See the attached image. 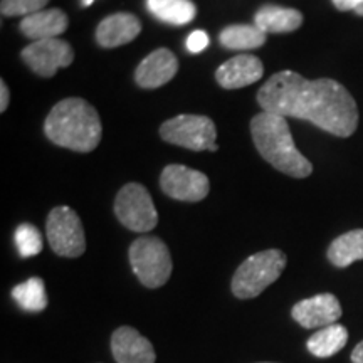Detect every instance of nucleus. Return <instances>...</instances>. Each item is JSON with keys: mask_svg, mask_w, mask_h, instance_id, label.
<instances>
[{"mask_svg": "<svg viewBox=\"0 0 363 363\" xmlns=\"http://www.w3.org/2000/svg\"><path fill=\"white\" fill-rule=\"evenodd\" d=\"M262 111L308 120L318 128L347 138L358 126V108L348 89L333 79L308 81L294 71L271 76L257 93Z\"/></svg>", "mask_w": 363, "mask_h": 363, "instance_id": "f257e3e1", "label": "nucleus"}, {"mask_svg": "<svg viewBox=\"0 0 363 363\" xmlns=\"http://www.w3.org/2000/svg\"><path fill=\"white\" fill-rule=\"evenodd\" d=\"M45 136L72 152H93L101 142V120L98 111L81 98H67L52 108L44 123Z\"/></svg>", "mask_w": 363, "mask_h": 363, "instance_id": "f03ea898", "label": "nucleus"}, {"mask_svg": "<svg viewBox=\"0 0 363 363\" xmlns=\"http://www.w3.org/2000/svg\"><path fill=\"white\" fill-rule=\"evenodd\" d=\"M251 135L259 155L281 174L294 179L311 175L313 165L296 148L284 116L262 111L251 121Z\"/></svg>", "mask_w": 363, "mask_h": 363, "instance_id": "7ed1b4c3", "label": "nucleus"}, {"mask_svg": "<svg viewBox=\"0 0 363 363\" xmlns=\"http://www.w3.org/2000/svg\"><path fill=\"white\" fill-rule=\"evenodd\" d=\"M286 254L279 249H267L249 256L235 271L233 293L239 299H252L264 291L267 286L279 279L286 267Z\"/></svg>", "mask_w": 363, "mask_h": 363, "instance_id": "20e7f679", "label": "nucleus"}, {"mask_svg": "<svg viewBox=\"0 0 363 363\" xmlns=\"http://www.w3.org/2000/svg\"><path fill=\"white\" fill-rule=\"evenodd\" d=\"M128 256L135 276L145 288H160L170 279L174 264L169 247L160 238H138L130 246Z\"/></svg>", "mask_w": 363, "mask_h": 363, "instance_id": "39448f33", "label": "nucleus"}, {"mask_svg": "<svg viewBox=\"0 0 363 363\" xmlns=\"http://www.w3.org/2000/svg\"><path fill=\"white\" fill-rule=\"evenodd\" d=\"M160 136L167 143L194 150V152H217V130L211 118L202 115H179L160 126Z\"/></svg>", "mask_w": 363, "mask_h": 363, "instance_id": "423d86ee", "label": "nucleus"}, {"mask_svg": "<svg viewBox=\"0 0 363 363\" xmlns=\"http://www.w3.org/2000/svg\"><path fill=\"white\" fill-rule=\"evenodd\" d=\"M115 214L126 229L133 233H150L158 224L155 203L143 185L126 184L116 195Z\"/></svg>", "mask_w": 363, "mask_h": 363, "instance_id": "0eeeda50", "label": "nucleus"}, {"mask_svg": "<svg viewBox=\"0 0 363 363\" xmlns=\"http://www.w3.org/2000/svg\"><path fill=\"white\" fill-rule=\"evenodd\" d=\"M49 246L57 256L79 257L86 251V238L83 222L69 207L52 208L45 222Z\"/></svg>", "mask_w": 363, "mask_h": 363, "instance_id": "6e6552de", "label": "nucleus"}, {"mask_svg": "<svg viewBox=\"0 0 363 363\" xmlns=\"http://www.w3.org/2000/svg\"><path fill=\"white\" fill-rule=\"evenodd\" d=\"M22 59L35 74L52 78L59 67H67L74 61V51L62 39H43L26 45Z\"/></svg>", "mask_w": 363, "mask_h": 363, "instance_id": "1a4fd4ad", "label": "nucleus"}, {"mask_svg": "<svg viewBox=\"0 0 363 363\" xmlns=\"http://www.w3.org/2000/svg\"><path fill=\"white\" fill-rule=\"evenodd\" d=\"M160 187L163 194L175 201L201 202L208 195L211 184L202 172L185 165H169L160 175Z\"/></svg>", "mask_w": 363, "mask_h": 363, "instance_id": "9d476101", "label": "nucleus"}, {"mask_svg": "<svg viewBox=\"0 0 363 363\" xmlns=\"http://www.w3.org/2000/svg\"><path fill=\"white\" fill-rule=\"evenodd\" d=\"M293 320L306 330H321L335 325L342 318V305L331 293H321L303 299L291 310Z\"/></svg>", "mask_w": 363, "mask_h": 363, "instance_id": "9b49d317", "label": "nucleus"}, {"mask_svg": "<svg viewBox=\"0 0 363 363\" xmlns=\"http://www.w3.org/2000/svg\"><path fill=\"white\" fill-rule=\"evenodd\" d=\"M111 353L116 363H155L152 342L131 326H120L111 335Z\"/></svg>", "mask_w": 363, "mask_h": 363, "instance_id": "f8f14e48", "label": "nucleus"}, {"mask_svg": "<svg viewBox=\"0 0 363 363\" xmlns=\"http://www.w3.org/2000/svg\"><path fill=\"white\" fill-rule=\"evenodd\" d=\"M179 71V61L169 49L160 48L140 62L135 71V81L140 88L155 89L174 79Z\"/></svg>", "mask_w": 363, "mask_h": 363, "instance_id": "ddd939ff", "label": "nucleus"}, {"mask_svg": "<svg viewBox=\"0 0 363 363\" xmlns=\"http://www.w3.org/2000/svg\"><path fill=\"white\" fill-rule=\"evenodd\" d=\"M264 74V66L261 59L252 54H239L216 71V79L224 89H240L256 81Z\"/></svg>", "mask_w": 363, "mask_h": 363, "instance_id": "4468645a", "label": "nucleus"}, {"mask_svg": "<svg viewBox=\"0 0 363 363\" xmlns=\"http://www.w3.org/2000/svg\"><path fill=\"white\" fill-rule=\"evenodd\" d=\"M140 33H142V22L138 21V17H135L133 13L118 12L99 22L96 40L101 48L113 49L131 43Z\"/></svg>", "mask_w": 363, "mask_h": 363, "instance_id": "2eb2a0df", "label": "nucleus"}, {"mask_svg": "<svg viewBox=\"0 0 363 363\" xmlns=\"http://www.w3.org/2000/svg\"><path fill=\"white\" fill-rule=\"evenodd\" d=\"M67 16L61 9H44L21 22V33L33 40L56 39L67 29Z\"/></svg>", "mask_w": 363, "mask_h": 363, "instance_id": "dca6fc26", "label": "nucleus"}, {"mask_svg": "<svg viewBox=\"0 0 363 363\" xmlns=\"http://www.w3.org/2000/svg\"><path fill=\"white\" fill-rule=\"evenodd\" d=\"M256 24L264 34H286L301 27L303 13L291 7L264 6L254 16Z\"/></svg>", "mask_w": 363, "mask_h": 363, "instance_id": "f3484780", "label": "nucleus"}, {"mask_svg": "<svg viewBox=\"0 0 363 363\" xmlns=\"http://www.w3.org/2000/svg\"><path fill=\"white\" fill-rule=\"evenodd\" d=\"M348 342V330L343 325L335 323L318 330L306 342V348L318 358H330L342 352Z\"/></svg>", "mask_w": 363, "mask_h": 363, "instance_id": "a211bd4d", "label": "nucleus"}, {"mask_svg": "<svg viewBox=\"0 0 363 363\" xmlns=\"http://www.w3.org/2000/svg\"><path fill=\"white\" fill-rule=\"evenodd\" d=\"M147 9L158 21L172 26L190 24L197 16L192 0H147Z\"/></svg>", "mask_w": 363, "mask_h": 363, "instance_id": "6ab92c4d", "label": "nucleus"}, {"mask_svg": "<svg viewBox=\"0 0 363 363\" xmlns=\"http://www.w3.org/2000/svg\"><path fill=\"white\" fill-rule=\"evenodd\" d=\"M328 259L337 267H348L363 259V229L342 234L328 247Z\"/></svg>", "mask_w": 363, "mask_h": 363, "instance_id": "aec40b11", "label": "nucleus"}, {"mask_svg": "<svg viewBox=\"0 0 363 363\" xmlns=\"http://www.w3.org/2000/svg\"><path fill=\"white\" fill-rule=\"evenodd\" d=\"M220 44L225 49H233V51H244V49H256L261 48L266 43V34L257 27L235 24L229 26L222 30L219 35Z\"/></svg>", "mask_w": 363, "mask_h": 363, "instance_id": "412c9836", "label": "nucleus"}, {"mask_svg": "<svg viewBox=\"0 0 363 363\" xmlns=\"http://www.w3.org/2000/svg\"><path fill=\"white\" fill-rule=\"evenodd\" d=\"M12 298L22 310L29 313H40L48 308V293L40 278H30L26 283L17 284L12 289Z\"/></svg>", "mask_w": 363, "mask_h": 363, "instance_id": "4be33fe9", "label": "nucleus"}, {"mask_svg": "<svg viewBox=\"0 0 363 363\" xmlns=\"http://www.w3.org/2000/svg\"><path fill=\"white\" fill-rule=\"evenodd\" d=\"M16 246L21 257H34L43 251V235L33 224H21L16 229Z\"/></svg>", "mask_w": 363, "mask_h": 363, "instance_id": "5701e85b", "label": "nucleus"}, {"mask_svg": "<svg viewBox=\"0 0 363 363\" xmlns=\"http://www.w3.org/2000/svg\"><path fill=\"white\" fill-rule=\"evenodd\" d=\"M49 0H2L0 12L4 17H29L44 11Z\"/></svg>", "mask_w": 363, "mask_h": 363, "instance_id": "b1692460", "label": "nucleus"}, {"mask_svg": "<svg viewBox=\"0 0 363 363\" xmlns=\"http://www.w3.org/2000/svg\"><path fill=\"white\" fill-rule=\"evenodd\" d=\"M208 43H211V39H208V35L203 33V30H194V33L187 38L185 45H187L189 52L199 54L207 48Z\"/></svg>", "mask_w": 363, "mask_h": 363, "instance_id": "393cba45", "label": "nucleus"}, {"mask_svg": "<svg viewBox=\"0 0 363 363\" xmlns=\"http://www.w3.org/2000/svg\"><path fill=\"white\" fill-rule=\"evenodd\" d=\"M333 4L338 11H353L363 17V0H333Z\"/></svg>", "mask_w": 363, "mask_h": 363, "instance_id": "a878e982", "label": "nucleus"}, {"mask_svg": "<svg viewBox=\"0 0 363 363\" xmlns=\"http://www.w3.org/2000/svg\"><path fill=\"white\" fill-rule=\"evenodd\" d=\"M9 99H11V94H9V88L6 81H0V111H6L9 106Z\"/></svg>", "mask_w": 363, "mask_h": 363, "instance_id": "bb28decb", "label": "nucleus"}, {"mask_svg": "<svg viewBox=\"0 0 363 363\" xmlns=\"http://www.w3.org/2000/svg\"><path fill=\"white\" fill-rule=\"evenodd\" d=\"M352 362L353 363H363V342H360L355 348H353Z\"/></svg>", "mask_w": 363, "mask_h": 363, "instance_id": "cd10ccee", "label": "nucleus"}, {"mask_svg": "<svg viewBox=\"0 0 363 363\" xmlns=\"http://www.w3.org/2000/svg\"><path fill=\"white\" fill-rule=\"evenodd\" d=\"M93 2H94V0H81V4H83L84 7H89Z\"/></svg>", "mask_w": 363, "mask_h": 363, "instance_id": "c85d7f7f", "label": "nucleus"}, {"mask_svg": "<svg viewBox=\"0 0 363 363\" xmlns=\"http://www.w3.org/2000/svg\"><path fill=\"white\" fill-rule=\"evenodd\" d=\"M262 363H266V362H262Z\"/></svg>", "mask_w": 363, "mask_h": 363, "instance_id": "c756f323", "label": "nucleus"}]
</instances>
